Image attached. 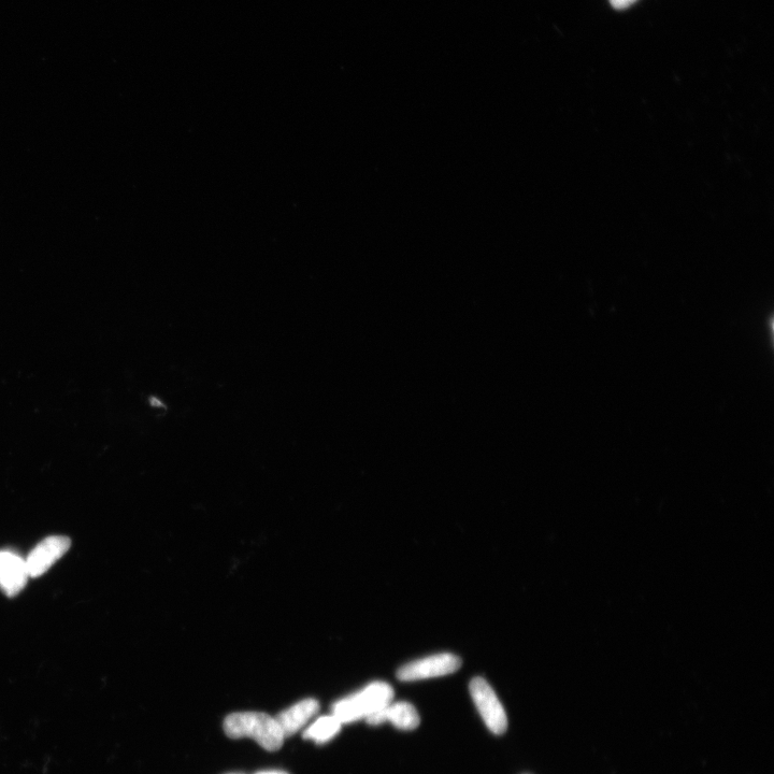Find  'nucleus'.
I'll return each instance as SVG.
<instances>
[{"label":"nucleus","instance_id":"nucleus-1","mask_svg":"<svg viewBox=\"0 0 774 774\" xmlns=\"http://www.w3.org/2000/svg\"><path fill=\"white\" fill-rule=\"evenodd\" d=\"M229 738H251L267 751L281 749L284 735L276 718L261 712H239L228 715L224 722Z\"/></svg>","mask_w":774,"mask_h":774},{"label":"nucleus","instance_id":"nucleus-2","mask_svg":"<svg viewBox=\"0 0 774 774\" xmlns=\"http://www.w3.org/2000/svg\"><path fill=\"white\" fill-rule=\"evenodd\" d=\"M393 699L394 690L390 684L372 682L362 691L337 701L333 707V715L342 725L367 720L390 705Z\"/></svg>","mask_w":774,"mask_h":774},{"label":"nucleus","instance_id":"nucleus-3","mask_svg":"<svg viewBox=\"0 0 774 774\" xmlns=\"http://www.w3.org/2000/svg\"><path fill=\"white\" fill-rule=\"evenodd\" d=\"M469 691L487 728L497 736L503 735L508 728L507 713L492 686L483 678H475Z\"/></svg>","mask_w":774,"mask_h":774},{"label":"nucleus","instance_id":"nucleus-4","mask_svg":"<svg viewBox=\"0 0 774 774\" xmlns=\"http://www.w3.org/2000/svg\"><path fill=\"white\" fill-rule=\"evenodd\" d=\"M462 666L461 658L450 653L436 654L401 667L397 678L404 682H413L444 677L456 672Z\"/></svg>","mask_w":774,"mask_h":774},{"label":"nucleus","instance_id":"nucleus-5","mask_svg":"<svg viewBox=\"0 0 774 774\" xmlns=\"http://www.w3.org/2000/svg\"><path fill=\"white\" fill-rule=\"evenodd\" d=\"M70 546L71 541L65 536H51L42 540L25 559L28 576H42L68 552Z\"/></svg>","mask_w":774,"mask_h":774},{"label":"nucleus","instance_id":"nucleus-6","mask_svg":"<svg viewBox=\"0 0 774 774\" xmlns=\"http://www.w3.org/2000/svg\"><path fill=\"white\" fill-rule=\"evenodd\" d=\"M28 576L25 559L11 552H0V589L9 597L20 594Z\"/></svg>","mask_w":774,"mask_h":774},{"label":"nucleus","instance_id":"nucleus-7","mask_svg":"<svg viewBox=\"0 0 774 774\" xmlns=\"http://www.w3.org/2000/svg\"><path fill=\"white\" fill-rule=\"evenodd\" d=\"M366 722L370 726H379L390 722L400 730H414L419 727L421 720L419 712L409 702L392 701L390 705L371 715Z\"/></svg>","mask_w":774,"mask_h":774},{"label":"nucleus","instance_id":"nucleus-8","mask_svg":"<svg viewBox=\"0 0 774 774\" xmlns=\"http://www.w3.org/2000/svg\"><path fill=\"white\" fill-rule=\"evenodd\" d=\"M320 704L318 700L307 698L297 702L294 706L281 712L276 721L285 738L291 737L303 728L318 714Z\"/></svg>","mask_w":774,"mask_h":774},{"label":"nucleus","instance_id":"nucleus-9","mask_svg":"<svg viewBox=\"0 0 774 774\" xmlns=\"http://www.w3.org/2000/svg\"><path fill=\"white\" fill-rule=\"evenodd\" d=\"M342 723L336 716H322L305 731L304 738L315 743L323 744L335 738L341 730Z\"/></svg>","mask_w":774,"mask_h":774},{"label":"nucleus","instance_id":"nucleus-10","mask_svg":"<svg viewBox=\"0 0 774 774\" xmlns=\"http://www.w3.org/2000/svg\"><path fill=\"white\" fill-rule=\"evenodd\" d=\"M638 0H610V4L616 10H623L634 5Z\"/></svg>","mask_w":774,"mask_h":774},{"label":"nucleus","instance_id":"nucleus-11","mask_svg":"<svg viewBox=\"0 0 774 774\" xmlns=\"http://www.w3.org/2000/svg\"><path fill=\"white\" fill-rule=\"evenodd\" d=\"M257 774H288V773H285L283 771H278V770H272V771L260 772V773H257Z\"/></svg>","mask_w":774,"mask_h":774}]
</instances>
